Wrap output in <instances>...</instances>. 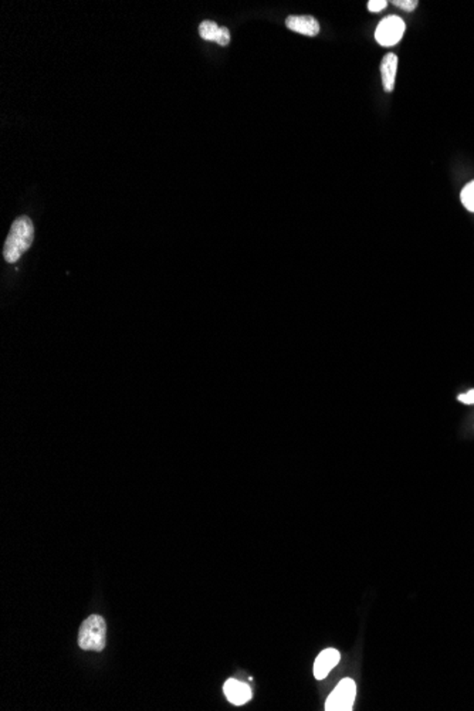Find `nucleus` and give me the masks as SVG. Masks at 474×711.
<instances>
[{
	"mask_svg": "<svg viewBox=\"0 0 474 711\" xmlns=\"http://www.w3.org/2000/svg\"><path fill=\"white\" fill-rule=\"evenodd\" d=\"M459 401H460V402H463V404H468V405L474 404V389L469 391L466 395H460V396H459Z\"/></svg>",
	"mask_w": 474,
	"mask_h": 711,
	"instance_id": "14",
	"label": "nucleus"
},
{
	"mask_svg": "<svg viewBox=\"0 0 474 711\" xmlns=\"http://www.w3.org/2000/svg\"><path fill=\"white\" fill-rule=\"evenodd\" d=\"M405 28V21L401 17L391 14L379 21L375 31V38L381 46L392 47L401 41Z\"/></svg>",
	"mask_w": 474,
	"mask_h": 711,
	"instance_id": "4",
	"label": "nucleus"
},
{
	"mask_svg": "<svg viewBox=\"0 0 474 711\" xmlns=\"http://www.w3.org/2000/svg\"><path fill=\"white\" fill-rule=\"evenodd\" d=\"M396 70H398V57L394 53L386 54L382 61H381V75H382V84L384 90L386 93H392L395 88V80H396Z\"/></svg>",
	"mask_w": 474,
	"mask_h": 711,
	"instance_id": "8",
	"label": "nucleus"
},
{
	"mask_svg": "<svg viewBox=\"0 0 474 711\" xmlns=\"http://www.w3.org/2000/svg\"><path fill=\"white\" fill-rule=\"evenodd\" d=\"M219 26L212 21V20H206V21H202L201 26H199V33L202 36V38L208 40V41H216L218 38V34H219Z\"/></svg>",
	"mask_w": 474,
	"mask_h": 711,
	"instance_id": "9",
	"label": "nucleus"
},
{
	"mask_svg": "<svg viewBox=\"0 0 474 711\" xmlns=\"http://www.w3.org/2000/svg\"><path fill=\"white\" fill-rule=\"evenodd\" d=\"M285 26L300 34L315 37L320 33V23L312 16H288Z\"/></svg>",
	"mask_w": 474,
	"mask_h": 711,
	"instance_id": "6",
	"label": "nucleus"
},
{
	"mask_svg": "<svg viewBox=\"0 0 474 711\" xmlns=\"http://www.w3.org/2000/svg\"><path fill=\"white\" fill-rule=\"evenodd\" d=\"M341 655L337 649H325L322 651L314 663V676L318 680H322L328 676V673L339 663Z\"/></svg>",
	"mask_w": 474,
	"mask_h": 711,
	"instance_id": "5",
	"label": "nucleus"
},
{
	"mask_svg": "<svg viewBox=\"0 0 474 711\" xmlns=\"http://www.w3.org/2000/svg\"><path fill=\"white\" fill-rule=\"evenodd\" d=\"M107 643V625L102 616L91 615L88 616L80 628L78 632V646L83 651L101 652Z\"/></svg>",
	"mask_w": 474,
	"mask_h": 711,
	"instance_id": "2",
	"label": "nucleus"
},
{
	"mask_svg": "<svg viewBox=\"0 0 474 711\" xmlns=\"http://www.w3.org/2000/svg\"><path fill=\"white\" fill-rule=\"evenodd\" d=\"M460 198H462V204L465 205V208L470 212H474V181L465 186Z\"/></svg>",
	"mask_w": 474,
	"mask_h": 711,
	"instance_id": "10",
	"label": "nucleus"
},
{
	"mask_svg": "<svg viewBox=\"0 0 474 711\" xmlns=\"http://www.w3.org/2000/svg\"><path fill=\"white\" fill-rule=\"evenodd\" d=\"M357 696V685L352 679H342L325 703L327 711H351Z\"/></svg>",
	"mask_w": 474,
	"mask_h": 711,
	"instance_id": "3",
	"label": "nucleus"
},
{
	"mask_svg": "<svg viewBox=\"0 0 474 711\" xmlns=\"http://www.w3.org/2000/svg\"><path fill=\"white\" fill-rule=\"evenodd\" d=\"M216 43L221 46H228L231 43V31L228 27H221Z\"/></svg>",
	"mask_w": 474,
	"mask_h": 711,
	"instance_id": "12",
	"label": "nucleus"
},
{
	"mask_svg": "<svg viewBox=\"0 0 474 711\" xmlns=\"http://www.w3.org/2000/svg\"><path fill=\"white\" fill-rule=\"evenodd\" d=\"M34 231L31 221L27 216L17 218L11 225V229L4 243V260L10 264L16 263L21 257V254L31 246Z\"/></svg>",
	"mask_w": 474,
	"mask_h": 711,
	"instance_id": "1",
	"label": "nucleus"
},
{
	"mask_svg": "<svg viewBox=\"0 0 474 711\" xmlns=\"http://www.w3.org/2000/svg\"><path fill=\"white\" fill-rule=\"evenodd\" d=\"M223 690H225V695H226L228 700L232 705H236V706H243V705H246L251 699V690H250V688L246 683H241V682H238L236 679H229L225 683Z\"/></svg>",
	"mask_w": 474,
	"mask_h": 711,
	"instance_id": "7",
	"label": "nucleus"
},
{
	"mask_svg": "<svg viewBox=\"0 0 474 711\" xmlns=\"http://www.w3.org/2000/svg\"><path fill=\"white\" fill-rule=\"evenodd\" d=\"M386 6H388L386 0H371V1H368V10L369 11H375V13L384 10Z\"/></svg>",
	"mask_w": 474,
	"mask_h": 711,
	"instance_id": "13",
	"label": "nucleus"
},
{
	"mask_svg": "<svg viewBox=\"0 0 474 711\" xmlns=\"http://www.w3.org/2000/svg\"><path fill=\"white\" fill-rule=\"evenodd\" d=\"M396 7L406 10V11H414L418 7V0H394L392 1Z\"/></svg>",
	"mask_w": 474,
	"mask_h": 711,
	"instance_id": "11",
	"label": "nucleus"
}]
</instances>
